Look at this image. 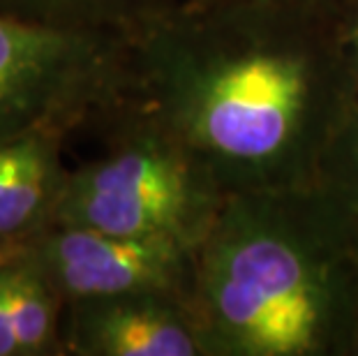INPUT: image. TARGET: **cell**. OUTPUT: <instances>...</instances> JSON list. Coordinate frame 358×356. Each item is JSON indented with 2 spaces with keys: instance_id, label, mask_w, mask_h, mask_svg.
Segmentation results:
<instances>
[{
  "instance_id": "cell-11",
  "label": "cell",
  "mask_w": 358,
  "mask_h": 356,
  "mask_svg": "<svg viewBox=\"0 0 358 356\" xmlns=\"http://www.w3.org/2000/svg\"><path fill=\"white\" fill-rule=\"evenodd\" d=\"M24 252H26L24 243H12V241L0 238V276H3V271L10 266V264L17 262Z\"/></svg>"
},
{
  "instance_id": "cell-13",
  "label": "cell",
  "mask_w": 358,
  "mask_h": 356,
  "mask_svg": "<svg viewBox=\"0 0 358 356\" xmlns=\"http://www.w3.org/2000/svg\"><path fill=\"white\" fill-rule=\"evenodd\" d=\"M358 333V331H356ZM356 352H358V338H356Z\"/></svg>"
},
{
  "instance_id": "cell-1",
  "label": "cell",
  "mask_w": 358,
  "mask_h": 356,
  "mask_svg": "<svg viewBox=\"0 0 358 356\" xmlns=\"http://www.w3.org/2000/svg\"><path fill=\"white\" fill-rule=\"evenodd\" d=\"M229 24L169 10L129 33L118 109L176 141L208 176L278 192L322 160L340 88L322 47L238 7Z\"/></svg>"
},
{
  "instance_id": "cell-5",
  "label": "cell",
  "mask_w": 358,
  "mask_h": 356,
  "mask_svg": "<svg viewBox=\"0 0 358 356\" xmlns=\"http://www.w3.org/2000/svg\"><path fill=\"white\" fill-rule=\"evenodd\" d=\"M196 245L169 236H118L86 227L51 225L28 255L63 303L159 292L192 299Z\"/></svg>"
},
{
  "instance_id": "cell-4",
  "label": "cell",
  "mask_w": 358,
  "mask_h": 356,
  "mask_svg": "<svg viewBox=\"0 0 358 356\" xmlns=\"http://www.w3.org/2000/svg\"><path fill=\"white\" fill-rule=\"evenodd\" d=\"M129 33L81 30L0 12V141L65 134L90 111L118 109Z\"/></svg>"
},
{
  "instance_id": "cell-7",
  "label": "cell",
  "mask_w": 358,
  "mask_h": 356,
  "mask_svg": "<svg viewBox=\"0 0 358 356\" xmlns=\"http://www.w3.org/2000/svg\"><path fill=\"white\" fill-rule=\"evenodd\" d=\"M58 132H30L0 141V238L28 245L56 218L70 171Z\"/></svg>"
},
{
  "instance_id": "cell-3",
  "label": "cell",
  "mask_w": 358,
  "mask_h": 356,
  "mask_svg": "<svg viewBox=\"0 0 358 356\" xmlns=\"http://www.w3.org/2000/svg\"><path fill=\"white\" fill-rule=\"evenodd\" d=\"M210 183L176 141L125 116L111 153L70 171L53 225L199 243L210 225Z\"/></svg>"
},
{
  "instance_id": "cell-9",
  "label": "cell",
  "mask_w": 358,
  "mask_h": 356,
  "mask_svg": "<svg viewBox=\"0 0 358 356\" xmlns=\"http://www.w3.org/2000/svg\"><path fill=\"white\" fill-rule=\"evenodd\" d=\"M319 206L358 252V111L342 113L317 164Z\"/></svg>"
},
{
  "instance_id": "cell-2",
  "label": "cell",
  "mask_w": 358,
  "mask_h": 356,
  "mask_svg": "<svg viewBox=\"0 0 358 356\" xmlns=\"http://www.w3.org/2000/svg\"><path fill=\"white\" fill-rule=\"evenodd\" d=\"M349 255L319 201L299 213L275 192H245L196 245L189 306L203 338L243 356L326 352L352 317Z\"/></svg>"
},
{
  "instance_id": "cell-6",
  "label": "cell",
  "mask_w": 358,
  "mask_h": 356,
  "mask_svg": "<svg viewBox=\"0 0 358 356\" xmlns=\"http://www.w3.org/2000/svg\"><path fill=\"white\" fill-rule=\"evenodd\" d=\"M63 347L81 356H196L208 352L187 299L141 292L67 303Z\"/></svg>"
},
{
  "instance_id": "cell-10",
  "label": "cell",
  "mask_w": 358,
  "mask_h": 356,
  "mask_svg": "<svg viewBox=\"0 0 358 356\" xmlns=\"http://www.w3.org/2000/svg\"><path fill=\"white\" fill-rule=\"evenodd\" d=\"M234 7H248V10H266V12H289L301 10L315 0H231Z\"/></svg>"
},
{
  "instance_id": "cell-8",
  "label": "cell",
  "mask_w": 358,
  "mask_h": 356,
  "mask_svg": "<svg viewBox=\"0 0 358 356\" xmlns=\"http://www.w3.org/2000/svg\"><path fill=\"white\" fill-rule=\"evenodd\" d=\"M169 10L166 0H0V12L60 28L132 33Z\"/></svg>"
},
{
  "instance_id": "cell-12",
  "label": "cell",
  "mask_w": 358,
  "mask_h": 356,
  "mask_svg": "<svg viewBox=\"0 0 358 356\" xmlns=\"http://www.w3.org/2000/svg\"><path fill=\"white\" fill-rule=\"evenodd\" d=\"M356 51H358V30H356Z\"/></svg>"
}]
</instances>
